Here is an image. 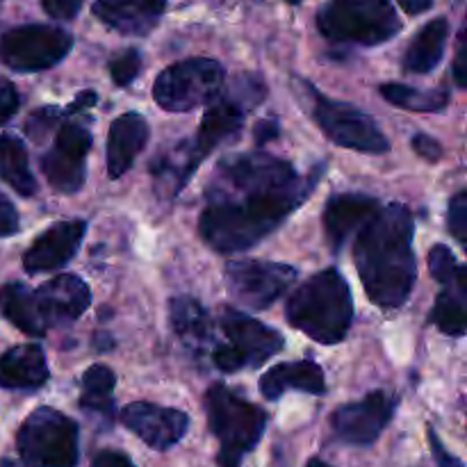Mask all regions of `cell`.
Segmentation results:
<instances>
[{"instance_id":"cell-30","label":"cell","mask_w":467,"mask_h":467,"mask_svg":"<svg viewBox=\"0 0 467 467\" xmlns=\"http://www.w3.org/2000/svg\"><path fill=\"white\" fill-rule=\"evenodd\" d=\"M379 91L388 103L413 109V112H441L450 103V91L447 89L422 91L409 85H400V82H386V85L379 87Z\"/></svg>"},{"instance_id":"cell-35","label":"cell","mask_w":467,"mask_h":467,"mask_svg":"<svg viewBox=\"0 0 467 467\" xmlns=\"http://www.w3.org/2000/svg\"><path fill=\"white\" fill-rule=\"evenodd\" d=\"M85 0H41V7L55 21H73L80 14Z\"/></svg>"},{"instance_id":"cell-37","label":"cell","mask_w":467,"mask_h":467,"mask_svg":"<svg viewBox=\"0 0 467 467\" xmlns=\"http://www.w3.org/2000/svg\"><path fill=\"white\" fill-rule=\"evenodd\" d=\"M410 146H413L415 153L422 160H427V162H438V160L442 158L441 141L433 140V137L429 135H415L413 140H410Z\"/></svg>"},{"instance_id":"cell-46","label":"cell","mask_w":467,"mask_h":467,"mask_svg":"<svg viewBox=\"0 0 467 467\" xmlns=\"http://www.w3.org/2000/svg\"><path fill=\"white\" fill-rule=\"evenodd\" d=\"M0 467H16V465L9 463V461H3V463H0Z\"/></svg>"},{"instance_id":"cell-21","label":"cell","mask_w":467,"mask_h":467,"mask_svg":"<svg viewBox=\"0 0 467 467\" xmlns=\"http://www.w3.org/2000/svg\"><path fill=\"white\" fill-rule=\"evenodd\" d=\"M290 390L324 395L327 392L324 369L313 360H292V363L274 365L260 379V392L269 401L281 400Z\"/></svg>"},{"instance_id":"cell-29","label":"cell","mask_w":467,"mask_h":467,"mask_svg":"<svg viewBox=\"0 0 467 467\" xmlns=\"http://www.w3.org/2000/svg\"><path fill=\"white\" fill-rule=\"evenodd\" d=\"M114 386H117V377L105 365H91L85 374H82V395L80 406L99 415H112L114 410Z\"/></svg>"},{"instance_id":"cell-11","label":"cell","mask_w":467,"mask_h":467,"mask_svg":"<svg viewBox=\"0 0 467 467\" xmlns=\"http://www.w3.org/2000/svg\"><path fill=\"white\" fill-rule=\"evenodd\" d=\"M313 117L333 144L369 155H381L390 150L388 137L383 135L379 123L354 105L315 94Z\"/></svg>"},{"instance_id":"cell-24","label":"cell","mask_w":467,"mask_h":467,"mask_svg":"<svg viewBox=\"0 0 467 467\" xmlns=\"http://www.w3.org/2000/svg\"><path fill=\"white\" fill-rule=\"evenodd\" d=\"M169 322L173 333L192 349H203L213 340V319L192 296H173L169 301Z\"/></svg>"},{"instance_id":"cell-36","label":"cell","mask_w":467,"mask_h":467,"mask_svg":"<svg viewBox=\"0 0 467 467\" xmlns=\"http://www.w3.org/2000/svg\"><path fill=\"white\" fill-rule=\"evenodd\" d=\"M18 105H21V96H18L16 87L0 78V126H5L18 112Z\"/></svg>"},{"instance_id":"cell-4","label":"cell","mask_w":467,"mask_h":467,"mask_svg":"<svg viewBox=\"0 0 467 467\" xmlns=\"http://www.w3.org/2000/svg\"><path fill=\"white\" fill-rule=\"evenodd\" d=\"M205 413L210 431L219 441V467H240L263 438L267 413L222 383L205 392Z\"/></svg>"},{"instance_id":"cell-33","label":"cell","mask_w":467,"mask_h":467,"mask_svg":"<svg viewBox=\"0 0 467 467\" xmlns=\"http://www.w3.org/2000/svg\"><path fill=\"white\" fill-rule=\"evenodd\" d=\"M62 114L64 112L57 108V105H44V108L35 109L26 121V135L30 137L35 144H44L48 132L59 123Z\"/></svg>"},{"instance_id":"cell-26","label":"cell","mask_w":467,"mask_h":467,"mask_svg":"<svg viewBox=\"0 0 467 467\" xmlns=\"http://www.w3.org/2000/svg\"><path fill=\"white\" fill-rule=\"evenodd\" d=\"M0 182L26 199L35 196L39 190L30 171L26 144L14 135H0Z\"/></svg>"},{"instance_id":"cell-3","label":"cell","mask_w":467,"mask_h":467,"mask_svg":"<svg viewBox=\"0 0 467 467\" xmlns=\"http://www.w3.org/2000/svg\"><path fill=\"white\" fill-rule=\"evenodd\" d=\"M285 317L296 331L319 345L345 340L354 322V301L342 274L337 269H324L310 276L287 299Z\"/></svg>"},{"instance_id":"cell-12","label":"cell","mask_w":467,"mask_h":467,"mask_svg":"<svg viewBox=\"0 0 467 467\" xmlns=\"http://www.w3.org/2000/svg\"><path fill=\"white\" fill-rule=\"evenodd\" d=\"M296 281V269L265 260H235L226 265V285L233 299L249 310L276 304Z\"/></svg>"},{"instance_id":"cell-7","label":"cell","mask_w":467,"mask_h":467,"mask_svg":"<svg viewBox=\"0 0 467 467\" xmlns=\"http://www.w3.org/2000/svg\"><path fill=\"white\" fill-rule=\"evenodd\" d=\"M16 450L27 467H76L78 424L59 410H32L16 433Z\"/></svg>"},{"instance_id":"cell-17","label":"cell","mask_w":467,"mask_h":467,"mask_svg":"<svg viewBox=\"0 0 467 467\" xmlns=\"http://www.w3.org/2000/svg\"><path fill=\"white\" fill-rule=\"evenodd\" d=\"M85 233V219H68V222L53 223L23 254V269L27 274H44L67 267L80 249Z\"/></svg>"},{"instance_id":"cell-2","label":"cell","mask_w":467,"mask_h":467,"mask_svg":"<svg viewBox=\"0 0 467 467\" xmlns=\"http://www.w3.org/2000/svg\"><path fill=\"white\" fill-rule=\"evenodd\" d=\"M413 233V214L404 203L381 205L360 226L354 244L356 267L369 301L379 308H401L413 292L418 281Z\"/></svg>"},{"instance_id":"cell-23","label":"cell","mask_w":467,"mask_h":467,"mask_svg":"<svg viewBox=\"0 0 467 467\" xmlns=\"http://www.w3.org/2000/svg\"><path fill=\"white\" fill-rule=\"evenodd\" d=\"M201 162H203V158H201V153L196 150L194 140L181 141V144L164 150V153L160 155V158H155L153 164H150L155 192H158L162 199L178 196L182 187L187 185V181L192 178V173L199 169Z\"/></svg>"},{"instance_id":"cell-10","label":"cell","mask_w":467,"mask_h":467,"mask_svg":"<svg viewBox=\"0 0 467 467\" xmlns=\"http://www.w3.org/2000/svg\"><path fill=\"white\" fill-rule=\"evenodd\" d=\"M73 35L55 26L12 27L0 39V59L5 67L18 73H36L53 68L71 53Z\"/></svg>"},{"instance_id":"cell-8","label":"cell","mask_w":467,"mask_h":467,"mask_svg":"<svg viewBox=\"0 0 467 467\" xmlns=\"http://www.w3.org/2000/svg\"><path fill=\"white\" fill-rule=\"evenodd\" d=\"M223 82L226 71L217 59H182L160 73L153 85V99L167 112H190L217 99Z\"/></svg>"},{"instance_id":"cell-22","label":"cell","mask_w":467,"mask_h":467,"mask_svg":"<svg viewBox=\"0 0 467 467\" xmlns=\"http://www.w3.org/2000/svg\"><path fill=\"white\" fill-rule=\"evenodd\" d=\"M50 379L46 354L39 345H18L0 356V388L36 390Z\"/></svg>"},{"instance_id":"cell-45","label":"cell","mask_w":467,"mask_h":467,"mask_svg":"<svg viewBox=\"0 0 467 467\" xmlns=\"http://www.w3.org/2000/svg\"><path fill=\"white\" fill-rule=\"evenodd\" d=\"M306 467H331V465L324 463V461H319V459H313V461H308V465Z\"/></svg>"},{"instance_id":"cell-28","label":"cell","mask_w":467,"mask_h":467,"mask_svg":"<svg viewBox=\"0 0 467 467\" xmlns=\"http://www.w3.org/2000/svg\"><path fill=\"white\" fill-rule=\"evenodd\" d=\"M467 269L461 272L451 285H445V290L438 295L436 306H433L431 322L450 337H463L467 327Z\"/></svg>"},{"instance_id":"cell-31","label":"cell","mask_w":467,"mask_h":467,"mask_svg":"<svg viewBox=\"0 0 467 467\" xmlns=\"http://www.w3.org/2000/svg\"><path fill=\"white\" fill-rule=\"evenodd\" d=\"M429 269H431V276L436 278L442 285H451L456 278L463 272V265L454 258L450 249L445 244H436L429 251Z\"/></svg>"},{"instance_id":"cell-1","label":"cell","mask_w":467,"mask_h":467,"mask_svg":"<svg viewBox=\"0 0 467 467\" xmlns=\"http://www.w3.org/2000/svg\"><path fill=\"white\" fill-rule=\"evenodd\" d=\"M322 173L324 164H317L308 176H299L287 160L260 150L226 155L205 192L201 237L219 254L251 249L308 201Z\"/></svg>"},{"instance_id":"cell-6","label":"cell","mask_w":467,"mask_h":467,"mask_svg":"<svg viewBox=\"0 0 467 467\" xmlns=\"http://www.w3.org/2000/svg\"><path fill=\"white\" fill-rule=\"evenodd\" d=\"M219 331L223 340L213 347L210 356L214 368L226 374L242 368H260L285 347L281 333L228 306L219 313Z\"/></svg>"},{"instance_id":"cell-5","label":"cell","mask_w":467,"mask_h":467,"mask_svg":"<svg viewBox=\"0 0 467 467\" xmlns=\"http://www.w3.org/2000/svg\"><path fill=\"white\" fill-rule=\"evenodd\" d=\"M317 27L337 44L379 46L401 32L390 0H328L317 14Z\"/></svg>"},{"instance_id":"cell-41","label":"cell","mask_w":467,"mask_h":467,"mask_svg":"<svg viewBox=\"0 0 467 467\" xmlns=\"http://www.w3.org/2000/svg\"><path fill=\"white\" fill-rule=\"evenodd\" d=\"M91 467H135V465H132V461L128 459L126 454H121V451L105 450L96 456Z\"/></svg>"},{"instance_id":"cell-20","label":"cell","mask_w":467,"mask_h":467,"mask_svg":"<svg viewBox=\"0 0 467 467\" xmlns=\"http://www.w3.org/2000/svg\"><path fill=\"white\" fill-rule=\"evenodd\" d=\"M149 141V123L141 114L126 112L117 117L109 126L108 135V173L119 178L132 167L137 155Z\"/></svg>"},{"instance_id":"cell-18","label":"cell","mask_w":467,"mask_h":467,"mask_svg":"<svg viewBox=\"0 0 467 467\" xmlns=\"http://www.w3.org/2000/svg\"><path fill=\"white\" fill-rule=\"evenodd\" d=\"M167 9V0H96L91 12L100 23L128 36H144Z\"/></svg>"},{"instance_id":"cell-25","label":"cell","mask_w":467,"mask_h":467,"mask_svg":"<svg viewBox=\"0 0 467 467\" xmlns=\"http://www.w3.org/2000/svg\"><path fill=\"white\" fill-rule=\"evenodd\" d=\"M450 36V23L447 18H433L429 21L422 30L418 32L413 41H410L409 50L404 55V68L409 73H431L433 68L441 64L442 55H445V44Z\"/></svg>"},{"instance_id":"cell-42","label":"cell","mask_w":467,"mask_h":467,"mask_svg":"<svg viewBox=\"0 0 467 467\" xmlns=\"http://www.w3.org/2000/svg\"><path fill=\"white\" fill-rule=\"evenodd\" d=\"M278 137V123L272 121V119H265V121H260L258 126H255V141H258V146L267 144V141L276 140Z\"/></svg>"},{"instance_id":"cell-47","label":"cell","mask_w":467,"mask_h":467,"mask_svg":"<svg viewBox=\"0 0 467 467\" xmlns=\"http://www.w3.org/2000/svg\"><path fill=\"white\" fill-rule=\"evenodd\" d=\"M287 3H290V5H299L301 0H287Z\"/></svg>"},{"instance_id":"cell-27","label":"cell","mask_w":467,"mask_h":467,"mask_svg":"<svg viewBox=\"0 0 467 467\" xmlns=\"http://www.w3.org/2000/svg\"><path fill=\"white\" fill-rule=\"evenodd\" d=\"M0 313L26 336H46V328L41 324L39 313H36L32 290L23 283H7V285L0 287Z\"/></svg>"},{"instance_id":"cell-34","label":"cell","mask_w":467,"mask_h":467,"mask_svg":"<svg viewBox=\"0 0 467 467\" xmlns=\"http://www.w3.org/2000/svg\"><path fill=\"white\" fill-rule=\"evenodd\" d=\"M447 226H450L451 235L465 244L467 237V194L459 192L454 199L450 201V210H447Z\"/></svg>"},{"instance_id":"cell-9","label":"cell","mask_w":467,"mask_h":467,"mask_svg":"<svg viewBox=\"0 0 467 467\" xmlns=\"http://www.w3.org/2000/svg\"><path fill=\"white\" fill-rule=\"evenodd\" d=\"M265 96H267V87L258 76H251V73H242L231 82L228 89L219 91L217 99L208 103V109L201 119L199 132H196L194 146L201 158L205 160L210 150H214L223 140L235 135L244 126L246 112L263 103Z\"/></svg>"},{"instance_id":"cell-44","label":"cell","mask_w":467,"mask_h":467,"mask_svg":"<svg viewBox=\"0 0 467 467\" xmlns=\"http://www.w3.org/2000/svg\"><path fill=\"white\" fill-rule=\"evenodd\" d=\"M397 3H400V7L404 9L406 14H410V16H418V14L429 12V9L433 7V0H397Z\"/></svg>"},{"instance_id":"cell-38","label":"cell","mask_w":467,"mask_h":467,"mask_svg":"<svg viewBox=\"0 0 467 467\" xmlns=\"http://www.w3.org/2000/svg\"><path fill=\"white\" fill-rule=\"evenodd\" d=\"M18 213L7 199L0 196V237H9V235H16L18 233Z\"/></svg>"},{"instance_id":"cell-15","label":"cell","mask_w":467,"mask_h":467,"mask_svg":"<svg viewBox=\"0 0 467 467\" xmlns=\"http://www.w3.org/2000/svg\"><path fill=\"white\" fill-rule=\"evenodd\" d=\"M32 296H35L36 313L46 331L68 327L80 319V315L91 304L89 285L73 274H57L44 285L32 290Z\"/></svg>"},{"instance_id":"cell-43","label":"cell","mask_w":467,"mask_h":467,"mask_svg":"<svg viewBox=\"0 0 467 467\" xmlns=\"http://www.w3.org/2000/svg\"><path fill=\"white\" fill-rule=\"evenodd\" d=\"M96 100H99V96H96V91H91V89L80 91V94L76 96V100H73V103L68 105V114H73V112H82V109L94 108Z\"/></svg>"},{"instance_id":"cell-19","label":"cell","mask_w":467,"mask_h":467,"mask_svg":"<svg viewBox=\"0 0 467 467\" xmlns=\"http://www.w3.org/2000/svg\"><path fill=\"white\" fill-rule=\"evenodd\" d=\"M381 208L379 199L368 194H336L327 201L324 208V233L333 251H340L347 237L358 231L377 210Z\"/></svg>"},{"instance_id":"cell-13","label":"cell","mask_w":467,"mask_h":467,"mask_svg":"<svg viewBox=\"0 0 467 467\" xmlns=\"http://www.w3.org/2000/svg\"><path fill=\"white\" fill-rule=\"evenodd\" d=\"M91 149V135L80 123H64L57 130L55 144L41 158V171L46 181L59 194H76L87 178V153Z\"/></svg>"},{"instance_id":"cell-16","label":"cell","mask_w":467,"mask_h":467,"mask_svg":"<svg viewBox=\"0 0 467 467\" xmlns=\"http://www.w3.org/2000/svg\"><path fill=\"white\" fill-rule=\"evenodd\" d=\"M123 427L130 429L150 450L167 451L182 441L190 418L182 410L164 409L150 401H132L121 410Z\"/></svg>"},{"instance_id":"cell-48","label":"cell","mask_w":467,"mask_h":467,"mask_svg":"<svg viewBox=\"0 0 467 467\" xmlns=\"http://www.w3.org/2000/svg\"><path fill=\"white\" fill-rule=\"evenodd\" d=\"M0 3H3V0H0Z\"/></svg>"},{"instance_id":"cell-14","label":"cell","mask_w":467,"mask_h":467,"mask_svg":"<svg viewBox=\"0 0 467 467\" xmlns=\"http://www.w3.org/2000/svg\"><path fill=\"white\" fill-rule=\"evenodd\" d=\"M397 400L386 390H374L363 401L345 404L333 413L331 427L336 436L347 445L368 447L383 433L395 415Z\"/></svg>"},{"instance_id":"cell-40","label":"cell","mask_w":467,"mask_h":467,"mask_svg":"<svg viewBox=\"0 0 467 467\" xmlns=\"http://www.w3.org/2000/svg\"><path fill=\"white\" fill-rule=\"evenodd\" d=\"M454 80L459 89L467 87V50H465V30H461L459 46H456V57H454Z\"/></svg>"},{"instance_id":"cell-39","label":"cell","mask_w":467,"mask_h":467,"mask_svg":"<svg viewBox=\"0 0 467 467\" xmlns=\"http://www.w3.org/2000/svg\"><path fill=\"white\" fill-rule=\"evenodd\" d=\"M429 442H431V450H433V459H436L438 467H465L463 461H459L456 456H451L450 451L442 447L441 438H438L436 429L429 427Z\"/></svg>"},{"instance_id":"cell-32","label":"cell","mask_w":467,"mask_h":467,"mask_svg":"<svg viewBox=\"0 0 467 467\" xmlns=\"http://www.w3.org/2000/svg\"><path fill=\"white\" fill-rule=\"evenodd\" d=\"M144 68V59L137 48L121 50L117 57H112L109 62V76H112L114 85L117 87H130L137 80V76Z\"/></svg>"}]
</instances>
